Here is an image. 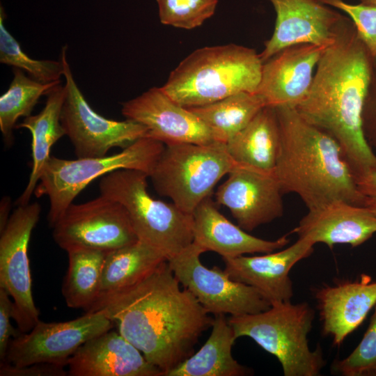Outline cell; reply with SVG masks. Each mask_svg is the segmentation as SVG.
I'll list each match as a JSON object with an SVG mask.
<instances>
[{
	"instance_id": "cell-1",
	"label": "cell",
	"mask_w": 376,
	"mask_h": 376,
	"mask_svg": "<svg viewBox=\"0 0 376 376\" xmlns=\"http://www.w3.org/2000/svg\"><path fill=\"white\" fill-rule=\"evenodd\" d=\"M180 285L166 260L97 309L163 376L194 354L200 336L214 320Z\"/></svg>"
},
{
	"instance_id": "cell-2",
	"label": "cell",
	"mask_w": 376,
	"mask_h": 376,
	"mask_svg": "<svg viewBox=\"0 0 376 376\" xmlns=\"http://www.w3.org/2000/svg\"><path fill=\"white\" fill-rule=\"evenodd\" d=\"M373 63L352 21L343 16L316 66L307 95L295 108L338 142L355 176L376 171V155L363 130Z\"/></svg>"
},
{
	"instance_id": "cell-3",
	"label": "cell",
	"mask_w": 376,
	"mask_h": 376,
	"mask_svg": "<svg viewBox=\"0 0 376 376\" xmlns=\"http://www.w3.org/2000/svg\"><path fill=\"white\" fill-rule=\"evenodd\" d=\"M275 108L281 140L274 172L283 194H297L308 210L336 201L362 205L355 174L338 142L295 108Z\"/></svg>"
},
{
	"instance_id": "cell-4",
	"label": "cell",
	"mask_w": 376,
	"mask_h": 376,
	"mask_svg": "<svg viewBox=\"0 0 376 376\" xmlns=\"http://www.w3.org/2000/svg\"><path fill=\"white\" fill-rule=\"evenodd\" d=\"M263 64L252 48L205 47L184 58L161 88L185 108L203 107L238 93H256Z\"/></svg>"
},
{
	"instance_id": "cell-5",
	"label": "cell",
	"mask_w": 376,
	"mask_h": 376,
	"mask_svg": "<svg viewBox=\"0 0 376 376\" xmlns=\"http://www.w3.org/2000/svg\"><path fill=\"white\" fill-rule=\"evenodd\" d=\"M314 318L307 302L288 301L257 313L230 315L228 320L237 338L249 337L275 357L285 376H318L326 360L320 345L309 347Z\"/></svg>"
},
{
	"instance_id": "cell-6",
	"label": "cell",
	"mask_w": 376,
	"mask_h": 376,
	"mask_svg": "<svg viewBox=\"0 0 376 376\" xmlns=\"http://www.w3.org/2000/svg\"><path fill=\"white\" fill-rule=\"evenodd\" d=\"M148 177L138 170H116L101 178L100 195L120 203L138 240L161 252L168 260L193 242L192 214L173 203L152 198L147 190Z\"/></svg>"
},
{
	"instance_id": "cell-7",
	"label": "cell",
	"mask_w": 376,
	"mask_h": 376,
	"mask_svg": "<svg viewBox=\"0 0 376 376\" xmlns=\"http://www.w3.org/2000/svg\"><path fill=\"white\" fill-rule=\"evenodd\" d=\"M164 147L159 141L143 137L111 155L76 159L51 156L34 191L37 197L49 198V226L52 227L77 196L99 177L118 169L138 170L150 176Z\"/></svg>"
},
{
	"instance_id": "cell-8",
	"label": "cell",
	"mask_w": 376,
	"mask_h": 376,
	"mask_svg": "<svg viewBox=\"0 0 376 376\" xmlns=\"http://www.w3.org/2000/svg\"><path fill=\"white\" fill-rule=\"evenodd\" d=\"M237 164L224 143H169L149 177L160 196L170 198L180 210L192 214Z\"/></svg>"
},
{
	"instance_id": "cell-9",
	"label": "cell",
	"mask_w": 376,
	"mask_h": 376,
	"mask_svg": "<svg viewBox=\"0 0 376 376\" xmlns=\"http://www.w3.org/2000/svg\"><path fill=\"white\" fill-rule=\"evenodd\" d=\"M67 46L61 49L66 90L61 123L77 158L106 156L113 147L125 148L136 140L148 137V130L132 120L108 119L96 113L78 87L67 59Z\"/></svg>"
},
{
	"instance_id": "cell-10",
	"label": "cell",
	"mask_w": 376,
	"mask_h": 376,
	"mask_svg": "<svg viewBox=\"0 0 376 376\" xmlns=\"http://www.w3.org/2000/svg\"><path fill=\"white\" fill-rule=\"evenodd\" d=\"M204 252L193 242L167 262L180 285L208 313L240 315L262 312L271 306L255 288L232 279L224 269L203 265L200 257Z\"/></svg>"
},
{
	"instance_id": "cell-11",
	"label": "cell",
	"mask_w": 376,
	"mask_h": 376,
	"mask_svg": "<svg viewBox=\"0 0 376 376\" xmlns=\"http://www.w3.org/2000/svg\"><path fill=\"white\" fill-rule=\"evenodd\" d=\"M41 212L38 203L17 205L0 232V288L10 296L13 318L21 333L40 320L32 293L28 247Z\"/></svg>"
},
{
	"instance_id": "cell-12",
	"label": "cell",
	"mask_w": 376,
	"mask_h": 376,
	"mask_svg": "<svg viewBox=\"0 0 376 376\" xmlns=\"http://www.w3.org/2000/svg\"><path fill=\"white\" fill-rule=\"evenodd\" d=\"M52 228L54 240L66 252L79 248L109 251L138 241L125 207L102 195L72 203Z\"/></svg>"
},
{
	"instance_id": "cell-13",
	"label": "cell",
	"mask_w": 376,
	"mask_h": 376,
	"mask_svg": "<svg viewBox=\"0 0 376 376\" xmlns=\"http://www.w3.org/2000/svg\"><path fill=\"white\" fill-rule=\"evenodd\" d=\"M113 327L101 311L65 322L39 320L29 331L12 338L5 361L17 367L38 363L67 366L68 359L84 343Z\"/></svg>"
},
{
	"instance_id": "cell-14",
	"label": "cell",
	"mask_w": 376,
	"mask_h": 376,
	"mask_svg": "<svg viewBox=\"0 0 376 376\" xmlns=\"http://www.w3.org/2000/svg\"><path fill=\"white\" fill-rule=\"evenodd\" d=\"M228 175L216 201L228 208L243 230L251 232L283 215V193L274 171L237 164Z\"/></svg>"
},
{
	"instance_id": "cell-15",
	"label": "cell",
	"mask_w": 376,
	"mask_h": 376,
	"mask_svg": "<svg viewBox=\"0 0 376 376\" xmlns=\"http://www.w3.org/2000/svg\"><path fill=\"white\" fill-rule=\"evenodd\" d=\"M121 112L126 119L146 127L148 137L165 145L217 142L198 116L172 100L161 87H152L123 102Z\"/></svg>"
},
{
	"instance_id": "cell-16",
	"label": "cell",
	"mask_w": 376,
	"mask_h": 376,
	"mask_svg": "<svg viewBox=\"0 0 376 376\" xmlns=\"http://www.w3.org/2000/svg\"><path fill=\"white\" fill-rule=\"evenodd\" d=\"M276 12L275 27L260 55L263 63L298 44L328 47L344 15L318 0H268Z\"/></svg>"
},
{
	"instance_id": "cell-17",
	"label": "cell",
	"mask_w": 376,
	"mask_h": 376,
	"mask_svg": "<svg viewBox=\"0 0 376 376\" xmlns=\"http://www.w3.org/2000/svg\"><path fill=\"white\" fill-rule=\"evenodd\" d=\"M327 47L298 44L281 50L263 63L256 93L267 105L295 109L307 95Z\"/></svg>"
},
{
	"instance_id": "cell-18",
	"label": "cell",
	"mask_w": 376,
	"mask_h": 376,
	"mask_svg": "<svg viewBox=\"0 0 376 376\" xmlns=\"http://www.w3.org/2000/svg\"><path fill=\"white\" fill-rule=\"evenodd\" d=\"M314 245L298 237L292 245L264 255L223 259L224 271L232 279L255 288L271 305L290 301L294 294L290 270L313 253Z\"/></svg>"
},
{
	"instance_id": "cell-19",
	"label": "cell",
	"mask_w": 376,
	"mask_h": 376,
	"mask_svg": "<svg viewBox=\"0 0 376 376\" xmlns=\"http://www.w3.org/2000/svg\"><path fill=\"white\" fill-rule=\"evenodd\" d=\"M314 296L322 334L330 336L333 345L340 347L376 305V281L363 274L354 281L318 288Z\"/></svg>"
},
{
	"instance_id": "cell-20",
	"label": "cell",
	"mask_w": 376,
	"mask_h": 376,
	"mask_svg": "<svg viewBox=\"0 0 376 376\" xmlns=\"http://www.w3.org/2000/svg\"><path fill=\"white\" fill-rule=\"evenodd\" d=\"M67 367L70 376H163L139 349L111 329L84 343Z\"/></svg>"
},
{
	"instance_id": "cell-21",
	"label": "cell",
	"mask_w": 376,
	"mask_h": 376,
	"mask_svg": "<svg viewBox=\"0 0 376 376\" xmlns=\"http://www.w3.org/2000/svg\"><path fill=\"white\" fill-rule=\"evenodd\" d=\"M291 233L330 249L336 244L357 247L376 233V215L363 205L336 201L308 210Z\"/></svg>"
},
{
	"instance_id": "cell-22",
	"label": "cell",
	"mask_w": 376,
	"mask_h": 376,
	"mask_svg": "<svg viewBox=\"0 0 376 376\" xmlns=\"http://www.w3.org/2000/svg\"><path fill=\"white\" fill-rule=\"evenodd\" d=\"M193 242L205 251H213L223 259L245 254L271 253L286 246L288 234L275 240L253 236L220 213L210 196L203 201L192 214Z\"/></svg>"
},
{
	"instance_id": "cell-23",
	"label": "cell",
	"mask_w": 376,
	"mask_h": 376,
	"mask_svg": "<svg viewBox=\"0 0 376 376\" xmlns=\"http://www.w3.org/2000/svg\"><path fill=\"white\" fill-rule=\"evenodd\" d=\"M166 260L161 252L139 240L108 251L97 300L86 313L97 311L111 297L136 285Z\"/></svg>"
},
{
	"instance_id": "cell-24",
	"label": "cell",
	"mask_w": 376,
	"mask_h": 376,
	"mask_svg": "<svg viewBox=\"0 0 376 376\" xmlns=\"http://www.w3.org/2000/svg\"><path fill=\"white\" fill-rule=\"evenodd\" d=\"M65 85L54 86L46 95L44 108L36 115L25 117L16 128L27 129L32 137V168L28 183L17 200V205L29 203L39 182L46 163L49 159L50 150L55 143L65 135L61 123V115L65 101Z\"/></svg>"
},
{
	"instance_id": "cell-25",
	"label": "cell",
	"mask_w": 376,
	"mask_h": 376,
	"mask_svg": "<svg viewBox=\"0 0 376 376\" xmlns=\"http://www.w3.org/2000/svg\"><path fill=\"white\" fill-rule=\"evenodd\" d=\"M280 140L276 108L267 105L226 145L228 154L237 164L272 172L278 157Z\"/></svg>"
},
{
	"instance_id": "cell-26",
	"label": "cell",
	"mask_w": 376,
	"mask_h": 376,
	"mask_svg": "<svg viewBox=\"0 0 376 376\" xmlns=\"http://www.w3.org/2000/svg\"><path fill=\"white\" fill-rule=\"evenodd\" d=\"M214 316L203 345L166 376H244L251 373L232 355L237 338L228 319L224 314Z\"/></svg>"
},
{
	"instance_id": "cell-27",
	"label": "cell",
	"mask_w": 376,
	"mask_h": 376,
	"mask_svg": "<svg viewBox=\"0 0 376 376\" xmlns=\"http://www.w3.org/2000/svg\"><path fill=\"white\" fill-rule=\"evenodd\" d=\"M107 252L88 248L67 251L68 266L61 291L69 308L86 313L92 308L99 294Z\"/></svg>"
},
{
	"instance_id": "cell-28",
	"label": "cell",
	"mask_w": 376,
	"mask_h": 376,
	"mask_svg": "<svg viewBox=\"0 0 376 376\" xmlns=\"http://www.w3.org/2000/svg\"><path fill=\"white\" fill-rule=\"evenodd\" d=\"M265 106L264 99L257 93L242 92L189 109L210 129L217 142L226 143Z\"/></svg>"
},
{
	"instance_id": "cell-29",
	"label": "cell",
	"mask_w": 376,
	"mask_h": 376,
	"mask_svg": "<svg viewBox=\"0 0 376 376\" xmlns=\"http://www.w3.org/2000/svg\"><path fill=\"white\" fill-rule=\"evenodd\" d=\"M13 72L8 90L0 97V130L7 145L13 142V132L17 120L30 116L40 97L61 83L36 81L16 68H13Z\"/></svg>"
},
{
	"instance_id": "cell-30",
	"label": "cell",
	"mask_w": 376,
	"mask_h": 376,
	"mask_svg": "<svg viewBox=\"0 0 376 376\" xmlns=\"http://www.w3.org/2000/svg\"><path fill=\"white\" fill-rule=\"evenodd\" d=\"M5 13L0 8V62L13 66L26 72L27 75L42 83H52L61 81L63 75V65L60 59L38 60L29 57L19 43L6 29Z\"/></svg>"
},
{
	"instance_id": "cell-31",
	"label": "cell",
	"mask_w": 376,
	"mask_h": 376,
	"mask_svg": "<svg viewBox=\"0 0 376 376\" xmlns=\"http://www.w3.org/2000/svg\"><path fill=\"white\" fill-rule=\"evenodd\" d=\"M162 24L184 29L200 26L215 12L218 0H156Z\"/></svg>"
},
{
	"instance_id": "cell-32",
	"label": "cell",
	"mask_w": 376,
	"mask_h": 376,
	"mask_svg": "<svg viewBox=\"0 0 376 376\" xmlns=\"http://www.w3.org/2000/svg\"><path fill=\"white\" fill-rule=\"evenodd\" d=\"M331 372L341 376H376V305L361 341L348 356L333 363Z\"/></svg>"
},
{
	"instance_id": "cell-33",
	"label": "cell",
	"mask_w": 376,
	"mask_h": 376,
	"mask_svg": "<svg viewBox=\"0 0 376 376\" xmlns=\"http://www.w3.org/2000/svg\"><path fill=\"white\" fill-rule=\"evenodd\" d=\"M340 9L352 21L359 38L373 58H376V6L350 4L343 0H318Z\"/></svg>"
},
{
	"instance_id": "cell-34",
	"label": "cell",
	"mask_w": 376,
	"mask_h": 376,
	"mask_svg": "<svg viewBox=\"0 0 376 376\" xmlns=\"http://www.w3.org/2000/svg\"><path fill=\"white\" fill-rule=\"evenodd\" d=\"M363 130L368 143L376 150V58L363 111Z\"/></svg>"
},
{
	"instance_id": "cell-35",
	"label": "cell",
	"mask_w": 376,
	"mask_h": 376,
	"mask_svg": "<svg viewBox=\"0 0 376 376\" xmlns=\"http://www.w3.org/2000/svg\"><path fill=\"white\" fill-rule=\"evenodd\" d=\"M67 366L59 363H38L17 367L6 361L0 362V376H65Z\"/></svg>"
},
{
	"instance_id": "cell-36",
	"label": "cell",
	"mask_w": 376,
	"mask_h": 376,
	"mask_svg": "<svg viewBox=\"0 0 376 376\" xmlns=\"http://www.w3.org/2000/svg\"><path fill=\"white\" fill-rule=\"evenodd\" d=\"M13 300L9 294L0 288V360L5 361L10 340L19 333L10 322L13 318Z\"/></svg>"
},
{
	"instance_id": "cell-37",
	"label": "cell",
	"mask_w": 376,
	"mask_h": 376,
	"mask_svg": "<svg viewBox=\"0 0 376 376\" xmlns=\"http://www.w3.org/2000/svg\"><path fill=\"white\" fill-rule=\"evenodd\" d=\"M356 183L363 198L362 205L376 215V171L356 175Z\"/></svg>"
},
{
	"instance_id": "cell-38",
	"label": "cell",
	"mask_w": 376,
	"mask_h": 376,
	"mask_svg": "<svg viewBox=\"0 0 376 376\" xmlns=\"http://www.w3.org/2000/svg\"><path fill=\"white\" fill-rule=\"evenodd\" d=\"M10 205V199L8 198L2 199L0 213V232L5 228L10 217V216H8Z\"/></svg>"
},
{
	"instance_id": "cell-39",
	"label": "cell",
	"mask_w": 376,
	"mask_h": 376,
	"mask_svg": "<svg viewBox=\"0 0 376 376\" xmlns=\"http://www.w3.org/2000/svg\"><path fill=\"white\" fill-rule=\"evenodd\" d=\"M360 2L364 5L376 6V0H360Z\"/></svg>"
}]
</instances>
